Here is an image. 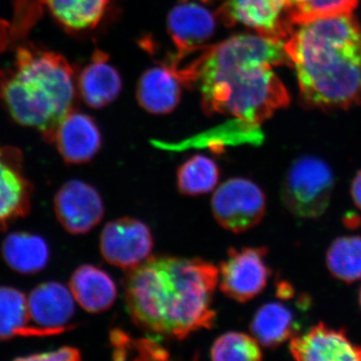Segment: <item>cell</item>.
Segmentation results:
<instances>
[{
  "label": "cell",
  "instance_id": "obj_1",
  "mask_svg": "<svg viewBox=\"0 0 361 361\" xmlns=\"http://www.w3.org/2000/svg\"><path fill=\"white\" fill-rule=\"evenodd\" d=\"M284 44L258 33L234 35L196 54L180 68V82L198 85L207 115L230 114L260 126L290 103L288 90L273 71L290 65Z\"/></svg>",
  "mask_w": 361,
  "mask_h": 361
},
{
  "label": "cell",
  "instance_id": "obj_2",
  "mask_svg": "<svg viewBox=\"0 0 361 361\" xmlns=\"http://www.w3.org/2000/svg\"><path fill=\"white\" fill-rule=\"evenodd\" d=\"M218 282L219 269L203 259L153 256L126 275V305L140 329L183 341L214 326Z\"/></svg>",
  "mask_w": 361,
  "mask_h": 361
},
{
  "label": "cell",
  "instance_id": "obj_3",
  "mask_svg": "<svg viewBox=\"0 0 361 361\" xmlns=\"http://www.w3.org/2000/svg\"><path fill=\"white\" fill-rule=\"evenodd\" d=\"M284 49L304 103L325 110L361 104V25L351 14L299 25Z\"/></svg>",
  "mask_w": 361,
  "mask_h": 361
},
{
  "label": "cell",
  "instance_id": "obj_4",
  "mask_svg": "<svg viewBox=\"0 0 361 361\" xmlns=\"http://www.w3.org/2000/svg\"><path fill=\"white\" fill-rule=\"evenodd\" d=\"M75 71L65 56L33 45L20 47L13 65L0 71V99L16 123L39 130L52 144L75 104Z\"/></svg>",
  "mask_w": 361,
  "mask_h": 361
},
{
  "label": "cell",
  "instance_id": "obj_5",
  "mask_svg": "<svg viewBox=\"0 0 361 361\" xmlns=\"http://www.w3.org/2000/svg\"><path fill=\"white\" fill-rule=\"evenodd\" d=\"M334 176L322 159L302 156L293 161L282 185V201L287 210L303 219L322 217L329 208Z\"/></svg>",
  "mask_w": 361,
  "mask_h": 361
},
{
  "label": "cell",
  "instance_id": "obj_6",
  "mask_svg": "<svg viewBox=\"0 0 361 361\" xmlns=\"http://www.w3.org/2000/svg\"><path fill=\"white\" fill-rule=\"evenodd\" d=\"M211 207L221 227L239 234L262 221L266 212V196L253 180L232 178L216 190Z\"/></svg>",
  "mask_w": 361,
  "mask_h": 361
},
{
  "label": "cell",
  "instance_id": "obj_7",
  "mask_svg": "<svg viewBox=\"0 0 361 361\" xmlns=\"http://www.w3.org/2000/svg\"><path fill=\"white\" fill-rule=\"evenodd\" d=\"M214 0H179L168 16V32L177 52L168 65L180 63L208 47L216 30V16L211 4Z\"/></svg>",
  "mask_w": 361,
  "mask_h": 361
},
{
  "label": "cell",
  "instance_id": "obj_8",
  "mask_svg": "<svg viewBox=\"0 0 361 361\" xmlns=\"http://www.w3.org/2000/svg\"><path fill=\"white\" fill-rule=\"evenodd\" d=\"M267 253L266 247L230 248L227 259L220 265L221 291L240 303L259 295L267 286L271 275L265 260Z\"/></svg>",
  "mask_w": 361,
  "mask_h": 361
},
{
  "label": "cell",
  "instance_id": "obj_9",
  "mask_svg": "<svg viewBox=\"0 0 361 361\" xmlns=\"http://www.w3.org/2000/svg\"><path fill=\"white\" fill-rule=\"evenodd\" d=\"M154 239L142 221L123 217L104 226L99 237V250L106 262L130 270L149 257Z\"/></svg>",
  "mask_w": 361,
  "mask_h": 361
},
{
  "label": "cell",
  "instance_id": "obj_10",
  "mask_svg": "<svg viewBox=\"0 0 361 361\" xmlns=\"http://www.w3.org/2000/svg\"><path fill=\"white\" fill-rule=\"evenodd\" d=\"M287 4L288 0H227L217 16L225 25L240 23L258 35L286 42L293 26L287 16Z\"/></svg>",
  "mask_w": 361,
  "mask_h": 361
},
{
  "label": "cell",
  "instance_id": "obj_11",
  "mask_svg": "<svg viewBox=\"0 0 361 361\" xmlns=\"http://www.w3.org/2000/svg\"><path fill=\"white\" fill-rule=\"evenodd\" d=\"M54 211L66 232L84 235L103 219V199L96 188L80 180H71L59 188L54 197Z\"/></svg>",
  "mask_w": 361,
  "mask_h": 361
},
{
  "label": "cell",
  "instance_id": "obj_12",
  "mask_svg": "<svg viewBox=\"0 0 361 361\" xmlns=\"http://www.w3.org/2000/svg\"><path fill=\"white\" fill-rule=\"evenodd\" d=\"M32 185L23 171V153L0 145V233L30 210Z\"/></svg>",
  "mask_w": 361,
  "mask_h": 361
},
{
  "label": "cell",
  "instance_id": "obj_13",
  "mask_svg": "<svg viewBox=\"0 0 361 361\" xmlns=\"http://www.w3.org/2000/svg\"><path fill=\"white\" fill-rule=\"evenodd\" d=\"M289 349L296 360H361V346L350 341L348 330L332 329L323 322L302 336H294Z\"/></svg>",
  "mask_w": 361,
  "mask_h": 361
},
{
  "label": "cell",
  "instance_id": "obj_14",
  "mask_svg": "<svg viewBox=\"0 0 361 361\" xmlns=\"http://www.w3.org/2000/svg\"><path fill=\"white\" fill-rule=\"evenodd\" d=\"M75 301L70 289L59 282L37 285L27 297L30 322L56 334H63L73 329L70 322L75 316Z\"/></svg>",
  "mask_w": 361,
  "mask_h": 361
},
{
  "label": "cell",
  "instance_id": "obj_15",
  "mask_svg": "<svg viewBox=\"0 0 361 361\" xmlns=\"http://www.w3.org/2000/svg\"><path fill=\"white\" fill-rule=\"evenodd\" d=\"M52 144H56L66 163H87L101 149V130L92 116L71 111L59 126Z\"/></svg>",
  "mask_w": 361,
  "mask_h": 361
},
{
  "label": "cell",
  "instance_id": "obj_16",
  "mask_svg": "<svg viewBox=\"0 0 361 361\" xmlns=\"http://www.w3.org/2000/svg\"><path fill=\"white\" fill-rule=\"evenodd\" d=\"M78 85L80 97L87 106L102 109L118 97L123 82L118 71L109 63L108 54L97 49L80 73Z\"/></svg>",
  "mask_w": 361,
  "mask_h": 361
},
{
  "label": "cell",
  "instance_id": "obj_17",
  "mask_svg": "<svg viewBox=\"0 0 361 361\" xmlns=\"http://www.w3.org/2000/svg\"><path fill=\"white\" fill-rule=\"evenodd\" d=\"M70 290L85 311L101 313L115 303L118 290L110 275L94 265L80 266L71 275Z\"/></svg>",
  "mask_w": 361,
  "mask_h": 361
},
{
  "label": "cell",
  "instance_id": "obj_18",
  "mask_svg": "<svg viewBox=\"0 0 361 361\" xmlns=\"http://www.w3.org/2000/svg\"><path fill=\"white\" fill-rule=\"evenodd\" d=\"M137 99L148 113H171L180 102V80L167 66L149 68L140 78Z\"/></svg>",
  "mask_w": 361,
  "mask_h": 361
},
{
  "label": "cell",
  "instance_id": "obj_19",
  "mask_svg": "<svg viewBox=\"0 0 361 361\" xmlns=\"http://www.w3.org/2000/svg\"><path fill=\"white\" fill-rule=\"evenodd\" d=\"M30 322L27 297L18 289L0 286V341L58 336L51 330L35 326Z\"/></svg>",
  "mask_w": 361,
  "mask_h": 361
},
{
  "label": "cell",
  "instance_id": "obj_20",
  "mask_svg": "<svg viewBox=\"0 0 361 361\" xmlns=\"http://www.w3.org/2000/svg\"><path fill=\"white\" fill-rule=\"evenodd\" d=\"M2 257L9 267L20 274H35L44 269L49 260V248L39 235L13 232L2 242Z\"/></svg>",
  "mask_w": 361,
  "mask_h": 361
},
{
  "label": "cell",
  "instance_id": "obj_21",
  "mask_svg": "<svg viewBox=\"0 0 361 361\" xmlns=\"http://www.w3.org/2000/svg\"><path fill=\"white\" fill-rule=\"evenodd\" d=\"M59 25L71 32L94 30L103 20L109 0H37Z\"/></svg>",
  "mask_w": 361,
  "mask_h": 361
},
{
  "label": "cell",
  "instance_id": "obj_22",
  "mask_svg": "<svg viewBox=\"0 0 361 361\" xmlns=\"http://www.w3.org/2000/svg\"><path fill=\"white\" fill-rule=\"evenodd\" d=\"M297 324L293 313L284 304L266 303L254 315L250 330L259 344L267 348L281 345L295 334Z\"/></svg>",
  "mask_w": 361,
  "mask_h": 361
},
{
  "label": "cell",
  "instance_id": "obj_23",
  "mask_svg": "<svg viewBox=\"0 0 361 361\" xmlns=\"http://www.w3.org/2000/svg\"><path fill=\"white\" fill-rule=\"evenodd\" d=\"M220 178L219 166L212 159L195 155L178 168L177 185L185 196H198L213 191Z\"/></svg>",
  "mask_w": 361,
  "mask_h": 361
},
{
  "label": "cell",
  "instance_id": "obj_24",
  "mask_svg": "<svg viewBox=\"0 0 361 361\" xmlns=\"http://www.w3.org/2000/svg\"><path fill=\"white\" fill-rule=\"evenodd\" d=\"M326 264L332 276L345 283L361 279V237H339L326 253Z\"/></svg>",
  "mask_w": 361,
  "mask_h": 361
},
{
  "label": "cell",
  "instance_id": "obj_25",
  "mask_svg": "<svg viewBox=\"0 0 361 361\" xmlns=\"http://www.w3.org/2000/svg\"><path fill=\"white\" fill-rule=\"evenodd\" d=\"M360 0H291L287 4V16L294 25H302L322 18L348 16Z\"/></svg>",
  "mask_w": 361,
  "mask_h": 361
},
{
  "label": "cell",
  "instance_id": "obj_26",
  "mask_svg": "<svg viewBox=\"0 0 361 361\" xmlns=\"http://www.w3.org/2000/svg\"><path fill=\"white\" fill-rule=\"evenodd\" d=\"M260 344L242 332H227L214 341L211 358L215 361H259L262 360Z\"/></svg>",
  "mask_w": 361,
  "mask_h": 361
},
{
  "label": "cell",
  "instance_id": "obj_27",
  "mask_svg": "<svg viewBox=\"0 0 361 361\" xmlns=\"http://www.w3.org/2000/svg\"><path fill=\"white\" fill-rule=\"evenodd\" d=\"M13 20L11 25V42L23 39L42 16V6L37 0H13Z\"/></svg>",
  "mask_w": 361,
  "mask_h": 361
},
{
  "label": "cell",
  "instance_id": "obj_28",
  "mask_svg": "<svg viewBox=\"0 0 361 361\" xmlns=\"http://www.w3.org/2000/svg\"><path fill=\"white\" fill-rule=\"evenodd\" d=\"M80 360H82V353H80V349L71 348V346H63V348L56 349V350L16 358V360L23 361H78Z\"/></svg>",
  "mask_w": 361,
  "mask_h": 361
},
{
  "label": "cell",
  "instance_id": "obj_29",
  "mask_svg": "<svg viewBox=\"0 0 361 361\" xmlns=\"http://www.w3.org/2000/svg\"><path fill=\"white\" fill-rule=\"evenodd\" d=\"M133 345L137 351V360H168L169 353L160 343L154 339L142 338L133 341Z\"/></svg>",
  "mask_w": 361,
  "mask_h": 361
},
{
  "label": "cell",
  "instance_id": "obj_30",
  "mask_svg": "<svg viewBox=\"0 0 361 361\" xmlns=\"http://www.w3.org/2000/svg\"><path fill=\"white\" fill-rule=\"evenodd\" d=\"M350 194L357 208L361 210V170L355 175L351 184Z\"/></svg>",
  "mask_w": 361,
  "mask_h": 361
},
{
  "label": "cell",
  "instance_id": "obj_31",
  "mask_svg": "<svg viewBox=\"0 0 361 361\" xmlns=\"http://www.w3.org/2000/svg\"><path fill=\"white\" fill-rule=\"evenodd\" d=\"M11 42V25L0 20V52L7 49Z\"/></svg>",
  "mask_w": 361,
  "mask_h": 361
},
{
  "label": "cell",
  "instance_id": "obj_32",
  "mask_svg": "<svg viewBox=\"0 0 361 361\" xmlns=\"http://www.w3.org/2000/svg\"><path fill=\"white\" fill-rule=\"evenodd\" d=\"M278 292H279V295L283 298H288V297L291 298V296L293 295V289L288 283L280 284V286L278 287Z\"/></svg>",
  "mask_w": 361,
  "mask_h": 361
},
{
  "label": "cell",
  "instance_id": "obj_33",
  "mask_svg": "<svg viewBox=\"0 0 361 361\" xmlns=\"http://www.w3.org/2000/svg\"><path fill=\"white\" fill-rule=\"evenodd\" d=\"M345 219L350 220L349 222L348 221V222L344 223H345V225L348 226V227L353 228H353L357 227L358 224L360 223V219L358 216H355V217H353V215L346 216Z\"/></svg>",
  "mask_w": 361,
  "mask_h": 361
},
{
  "label": "cell",
  "instance_id": "obj_34",
  "mask_svg": "<svg viewBox=\"0 0 361 361\" xmlns=\"http://www.w3.org/2000/svg\"><path fill=\"white\" fill-rule=\"evenodd\" d=\"M360 306H361V288H360Z\"/></svg>",
  "mask_w": 361,
  "mask_h": 361
},
{
  "label": "cell",
  "instance_id": "obj_35",
  "mask_svg": "<svg viewBox=\"0 0 361 361\" xmlns=\"http://www.w3.org/2000/svg\"><path fill=\"white\" fill-rule=\"evenodd\" d=\"M289 1H291V0H288V2H289Z\"/></svg>",
  "mask_w": 361,
  "mask_h": 361
}]
</instances>
